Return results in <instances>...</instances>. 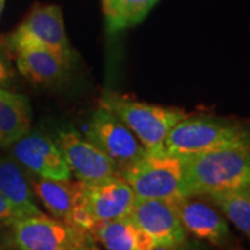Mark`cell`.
<instances>
[{
  "instance_id": "cell-21",
  "label": "cell",
  "mask_w": 250,
  "mask_h": 250,
  "mask_svg": "<svg viewBox=\"0 0 250 250\" xmlns=\"http://www.w3.org/2000/svg\"><path fill=\"white\" fill-rule=\"evenodd\" d=\"M71 250H99L96 243L92 241L90 232H83L78 242L71 248Z\"/></svg>"
},
{
  "instance_id": "cell-6",
  "label": "cell",
  "mask_w": 250,
  "mask_h": 250,
  "mask_svg": "<svg viewBox=\"0 0 250 250\" xmlns=\"http://www.w3.org/2000/svg\"><path fill=\"white\" fill-rule=\"evenodd\" d=\"M88 141L98 146L116 164L118 172L139 160L147 152L131 129L102 106L92 116Z\"/></svg>"
},
{
  "instance_id": "cell-19",
  "label": "cell",
  "mask_w": 250,
  "mask_h": 250,
  "mask_svg": "<svg viewBox=\"0 0 250 250\" xmlns=\"http://www.w3.org/2000/svg\"><path fill=\"white\" fill-rule=\"evenodd\" d=\"M206 197H208L225 217L250 239V185Z\"/></svg>"
},
{
  "instance_id": "cell-5",
  "label": "cell",
  "mask_w": 250,
  "mask_h": 250,
  "mask_svg": "<svg viewBox=\"0 0 250 250\" xmlns=\"http://www.w3.org/2000/svg\"><path fill=\"white\" fill-rule=\"evenodd\" d=\"M9 45L13 50L24 46H41L59 54L68 64L71 59L62 9L54 4H35L9 36Z\"/></svg>"
},
{
  "instance_id": "cell-13",
  "label": "cell",
  "mask_w": 250,
  "mask_h": 250,
  "mask_svg": "<svg viewBox=\"0 0 250 250\" xmlns=\"http://www.w3.org/2000/svg\"><path fill=\"white\" fill-rule=\"evenodd\" d=\"M31 188L57 220L70 224L75 210L85 203V184L68 179H31Z\"/></svg>"
},
{
  "instance_id": "cell-24",
  "label": "cell",
  "mask_w": 250,
  "mask_h": 250,
  "mask_svg": "<svg viewBox=\"0 0 250 250\" xmlns=\"http://www.w3.org/2000/svg\"><path fill=\"white\" fill-rule=\"evenodd\" d=\"M4 3H6V0H0V14H1V11L4 9Z\"/></svg>"
},
{
  "instance_id": "cell-18",
  "label": "cell",
  "mask_w": 250,
  "mask_h": 250,
  "mask_svg": "<svg viewBox=\"0 0 250 250\" xmlns=\"http://www.w3.org/2000/svg\"><path fill=\"white\" fill-rule=\"evenodd\" d=\"M110 32L141 24L159 0H102Z\"/></svg>"
},
{
  "instance_id": "cell-15",
  "label": "cell",
  "mask_w": 250,
  "mask_h": 250,
  "mask_svg": "<svg viewBox=\"0 0 250 250\" xmlns=\"http://www.w3.org/2000/svg\"><path fill=\"white\" fill-rule=\"evenodd\" d=\"M93 233L106 250H153L156 243L131 218L100 223Z\"/></svg>"
},
{
  "instance_id": "cell-11",
  "label": "cell",
  "mask_w": 250,
  "mask_h": 250,
  "mask_svg": "<svg viewBox=\"0 0 250 250\" xmlns=\"http://www.w3.org/2000/svg\"><path fill=\"white\" fill-rule=\"evenodd\" d=\"M85 200L96 225L129 217L136 202L132 188L121 174L85 184Z\"/></svg>"
},
{
  "instance_id": "cell-7",
  "label": "cell",
  "mask_w": 250,
  "mask_h": 250,
  "mask_svg": "<svg viewBox=\"0 0 250 250\" xmlns=\"http://www.w3.org/2000/svg\"><path fill=\"white\" fill-rule=\"evenodd\" d=\"M11 225L20 250H71L85 232L43 213L18 218Z\"/></svg>"
},
{
  "instance_id": "cell-17",
  "label": "cell",
  "mask_w": 250,
  "mask_h": 250,
  "mask_svg": "<svg viewBox=\"0 0 250 250\" xmlns=\"http://www.w3.org/2000/svg\"><path fill=\"white\" fill-rule=\"evenodd\" d=\"M0 193L17 207L22 217L42 214L34 200V190L16 160L0 159Z\"/></svg>"
},
{
  "instance_id": "cell-16",
  "label": "cell",
  "mask_w": 250,
  "mask_h": 250,
  "mask_svg": "<svg viewBox=\"0 0 250 250\" xmlns=\"http://www.w3.org/2000/svg\"><path fill=\"white\" fill-rule=\"evenodd\" d=\"M31 108L20 93L0 89V145L11 146L29 132Z\"/></svg>"
},
{
  "instance_id": "cell-14",
  "label": "cell",
  "mask_w": 250,
  "mask_h": 250,
  "mask_svg": "<svg viewBox=\"0 0 250 250\" xmlns=\"http://www.w3.org/2000/svg\"><path fill=\"white\" fill-rule=\"evenodd\" d=\"M14 52L20 72L38 85L57 83L68 67V62L59 54L41 46H24Z\"/></svg>"
},
{
  "instance_id": "cell-23",
  "label": "cell",
  "mask_w": 250,
  "mask_h": 250,
  "mask_svg": "<svg viewBox=\"0 0 250 250\" xmlns=\"http://www.w3.org/2000/svg\"><path fill=\"white\" fill-rule=\"evenodd\" d=\"M153 250H193L187 242L178 243V245H168V246H156Z\"/></svg>"
},
{
  "instance_id": "cell-1",
  "label": "cell",
  "mask_w": 250,
  "mask_h": 250,
  "mask_svg": "<svg viewBox=\"0 0 250 250\" xmlns=\"http://www.w3.org/2000/svg\"><path fill=\"white\" fill-rule=\"evenodd\" d=\"M182 160L184 197H206L250 185V150L225 149Z\"/></svg>"
},
{
  "instance_id": "cell-2",
  "label": "cell",
  "mask_w": 250,
  "mask_h": 250,
  "mask_svg": "<svg viewBox=\"0 0 250 250\" xmlns=\"http://www.w3.org/2000/svg\"><path fill=\"white\" fill-rule=\"evenodd\" d=\"M163 149L181 159L225 149L250 150V128L214 117H185L167 135Z\"/></svg>"
},
{
  "instance_id": "cell-20",
  "label": "cell",
  "mask_w": 250,
  "mask_h": 250,
  "mask_svg": "<svg viewBox=\"0 0 250 250\" xmlns=\"http://www.w3.org/2000/svg\"><path fill=\"white\" fill-rule=\"evenodd\" d=\"M18 218H22V215L17 210V207L13 203H10L9 200L0 193V221L13 223Z\"/></svg>"
},
{
  "instance_id": "cell-10",
  "label": "cell",
  "mask_w": 250,
  "mask_h": 250,
  "mask_svg": "<svg viewBox=\"0 0 250 250\" xmlns=\"http://www.w3.org/2000/svg\"><path fill=\"white\" fill-rule=\"evenodd\" d=\"M11 153L18 164L41 178H71L70 167L60 147L50 136L41 132H28L11 145Z\"/></svg>"
},
{
  "instance_id": "cell-4",
  "label": "cell",
  "mask_w": 250,
  "mask_h": 250,
  "mask_svg": "<svg viewBox=\"0 0 250 250\" xmlns=\"http://www.w3.org/2000/svg\"><path fill=\"white\" fill-rule=\"evenodd\" d=\"M120 174L132 188L136 199L177 200L184 197V160L164 149L146 152Z\"/></svg>"
},
{
  "instance_id": "cell-12",
  "label": "cell",
  "mask_w": 250,
  "mask_h": 250,
  "mask_svg": "<svg viewBox=\"0 0 250 250\" xmlns=\"http://www.w3.org/2000/svg\"><path fill=\"white\" fill-rule=\"evenodd\" d=\"M175 203L187 233L211 245H224L229 241L228 224L213 206L193 197H179Z\"/></svg>"
},
{
  "instance_id": "cell-22",
  "label": "cell",
  "mask_w": 250,
  "mask_h": 250,
  "mask_svg": "<svg viewBox=\"0 0 250 250\" xmlns=\"http://www.w3.org/2000/svg\"><path fill=\"white\" fill-rule=\"evenodd\" d=\"M10 77H11V68H10L6 56L3 54L1 49H0V85L7 82Z\"/></svg>"
},
{
  "instance_id": "cell-9",
  "label": "cell",
  "mask_w": 250,
  "mask_h": 250,
  "mask_svg": "<svg viewBox=\"0 0 250 250\" xmlns=\"http://www.w3.org/2000/svg\"><path fill=\"white\" fill-rule=\"evenodd\" d=\"M128 218L149 233L156 246L187 242L188 233L181 223L175 200L136 199Z\"/></svg>"
},
{
  "instance_id": "cell-8",
  "label": "cell",
  "mask_w": 250,
  "mask_h": 250,
  "mask_svg": "<svg viewBox=\"0 0 250 250\" xmlns=\"http://www.w3.org/2000/svg\"><path fill=\"white\" fill-rule=\"evenodd\" d=\"M56 143L60 147L71 174L82 184H93L120 174L116 164L98 146L81 138L72 128L59 131Z\"/></svg>"
},
{
  "instance_id": "cell-3",
  "label": "cell",
  "mask_w": 250,
  "mask_h": 250,
  "mask_svg": "<svg viewBox=\"0 0 250 250\" xmlns=\"http://www.w3.org/2000/svg\"><path fill=\"white\" fill-rule=\"evenodd\" d=\"M100 106L107 108L129 128L147 152L161 150L171 129L188 117L181 108L145 104L111 93L102 99Z\"/></svg>"
}]
</instances>
